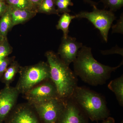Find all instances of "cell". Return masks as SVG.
Returning <instances> with one entry per match:
<instances>
[{
    "mask_svg": "<svg viewBox=\"0 0 123 123\" xmlns=\"http://www.w3.org/2000/svg\"><path fill=\"white\" fill-rule=\"evenodd\" d=\"M20 66L17 61H13L7 68L1 78V81L5 86H10L14 80L15 75L19 72Z\"/></svg>",
    "mask_w": 123,
    "mask_h": 123,
    "instance_id": "cell-14",
    "label": "cell"
},
{
    "mask_svg": "<svg viewBox=\"0 0 123 123\" xmlns=\"http://www.w3.org/2000/svg\"><path fill=\"white\" fill-rule=\"evenodd\" d=\"M9 6L11 10L12 27L30 20L34 17L37 13V11L34 10L16 8Z\"/></svg>",
    "mask_w": 123,
    "mask_h": 123,
    "instance_id": "cell-12",
    "label": "cell"
},
{
    "mask_svg": "<svg viewBox=\"0 0 123 123\" xmlns=\"http://www.w3.org/2000/svg\"><path fill=\"white\" fill-rule=\"evenodd\" d=\"M24 95L30 105L52 98H60L56 88L50 79L38 84Z\"/></svg>",
    "mask_w": 123,
    "mask_h": 123,
    "instance_id": "cell-7",
    "label": "cell"
},
{
    "mask_svg": "<svg viewBox=\"0 0 123 123\" xmlns=\"http://www.w3.org/2000/svg\"><path fill=\"white\" fill-rule=\"evenodd\" d=\"M37 12L47 14H55L59 15L53 0H43L37 8Z\"/></svg>",
    "mask_w": 123,
    "mask_h": 123,
    "instance_id": "cell-17",
    "label": "cell"
},
{
    "mask_svg": "<svg viewBox=\"0 0 123 123\" xmlns=\"http://www.w3.org/2000/svg\"><path fill=\"white\" fill-rule=\"evenodd\" d=\"M5 39H4L2 37V36H1V35L0 33V43H1V42Z\"/></svg>",
    "mask_w": 123,
    "mask_h": 123,
    "instance_id": "cell-29",
    "label": "cell"
},
{
    "mask_svg": "<svg viewBox=\"0 0 123 123\" xmlns=\"http://www.w3.org/2000/svg\"><path fill=\"white\" fill-rule=\"evenodd\" d=\"M66 100L56 98L30 105L42 123H57L65 107Z\"/></svg>",
    "mask_w": 123,
    "mask_h": 123,
    "instance_id": "cell-6",
    "label": "cell"
},
{
    "mask_svg": "<svg viewBox=\"0 0 123 123\" xmlns=\"http://www.w3.org/2000/svg\"><path fill=\"white\" fill-rule=\"evenodd\" d=\"M12 51V48L7 41V38L5 39L0 43V61L8 57Z\"/></svg>",
    "mask_w": 123,
    "mask_h": 123,
    "instance_id": "cell-21",
    "label": "cell"
},
{
    "mask_svg": "<svg viewBox=\"0 0 123 123\" xmlns=\"http://www.w3.org/2000/svg\"><path fill=\"white\" fill-rule=\"evenodd\" d=\"M105 8H109V10L115 12L120 9L123 6V0H101Z\"/></svg>",
    "mask_w": 123,
    "mask_h": 123,
    "instance_id": "cell-20",
    "label": "cell"
},
{
    "mask_svg": "<svg viewBox=\"0 0 123 123\" xmlns=\"http://www.w3.org/2000/svg\"><path fill=\"white\" fill-rule=\"evenodd\" d=\"M101 53L103 55H108L111 54H117L123 56V49L120 48L118 46L112 48L111 49L101 51Z\"/></svg>",
    "mask_w": 123,
    "mask_h": 123,
    "instance_id": "cell-24",
    "label": "cell"
},
{
    "mask_svg": "<svg viewBox=\"0 0 123 123\" xmlns=\"http://www.w3.org/2000/svg\"><path fill=\"white\" fill-rule=\"evenodd\" d=\"M54 3L57 7V10L59 13H69L71 10L69 8V6L74 5L73 3L71 0H53Z\"/></svg>",
    "mask_w": 123,
    "mask_h": 123,
    "instance_id": "cell-19",
    "label": "cell"
},
{
    "mask_svg": "<svg viewBox=\"0 0 123 123\" xmlns=\"http://www.w3.org/2000/svg\"><path fill=\"white\" fill-rule=\"evenodd\" d=\"M82 46V43L78 42L76 38L69 36L66 37H63L57 54L65 64L69 66L76 59Z\"/></svg>",
    "mask_w": 123,
    "mask_h": 123,
    "instance_id": "cell-11",
    "label": "cell"
},
{
    "mask_svg": "<svg viewBox=\"0 0 123 123\" xmlns=\"http://www.w3.org/2000/svg\"><path fill=\"white\" fill-rule=\"evenodd\" d=\"M71 97L92 121L103 120L109 117L105 100L97 92L77 86Z\"/></svg>",
    "mask_w": 123,
    "mask_h": 123,
    "instance_id": "cell-3",
    "label": "cell"
},
{
    "mask_svg": "<svg viewBox=\"0 0 123 123\" xmlns=\"http://www.w3.org/2000/svg\"><path fill=\"white\" fill-rule=\"evenodd\" d=\"M4 123H40L35 111L29 103L15 106Z\"/></svg>",
    "mask_w": 123,
    "mask_h": 123,
    "instance_id": "cell-9",
    "label": "cell"
},
{
    "mask_svg": "<svg viewBox=\"0 0 123 123\" xmlns=\"http://www.w3.org/2000/svg\"><path fill=\"white\" fill-rule=\"evenodd\" d=\"M101 123H115V120L112 117H108L103 120V122Z\"/></svg>",
    "mask_w": 123,
    "mask_h": 123,
    "instance_id": "cell-26",
    "label": "cell"
},
{
    "mask_svg": "<svg viewBox=\"0 0 123 123\" xmlns=\"http://www.w3.org/2000/svg\"><path fill=\"white\" fill-rule=\"evenodd\" d=\"M93 7L92 12L81 11L76 14V18L87 19L99 31L104 40L107 43L109 31L116 17L110 10L99 9L97 6Z\"/></svg>",
    "mask_w": 123,
    "mask_h": 123,
    "instance_id": "cell-5",
    "label": "cell"
},
{
    "mask_svg": "<svg viewBox=\"0 0 123 123\" xmlns=\"http://www.w3.org/2000/svg\"><path fill=\"white\" fill-rule=\"evenodd\" d=\"M34 6L37 8L43 0H29Z\"/></svg>",
    "mask_w": 123,
    "mask_h": 123,
    "instance_id": "cell-27",
    "label": "cell"
},
{
    "mask_svg": "<svg viewBox=\"0 0 123 123\" xmlns=\"http://www.w3.org/2000/svg\"><path fill=\"white\" fill-rule=\"evenodd\" d=\"M45 55L50 67V79L56 88L59 97L67 100L72 97L77 86V76L54 52L48 51Z\"/></svg>",
    "mask_w": 123,
    "mask_h": 123,
    "instance_id": "cell-2",
    "label": "cell"
},
{
    "mask_svg": "<svg viewBox=\"0 0 123 123\" xmlns=\"http://www.w3.org/2000/svg\"><path fill=\"white\" fill-rule=\"evenodd\" d=\"M8 7V5L6 4L5 0L0 1V17L5 12Z\"/></svg>",
    "mask_w": 123,
    "mask_h": 123,
    "instance_id": "cell-25",
    "label": "cell"
},
{
    "mask_svg": "<svg viewBox=\"0 0 123 123\" xmlns=\"http://www.w3.org/2000/svg\"><path fill=\"white\" fill-rule=\"evenodd\" d=\"M0 19V33L4 39L7 38V33L12 28V18L10 7L8 6L5 12Z\"/></svg>",
    "mask_w": 123,
    "mask_h": 123,
    "instance_id": "cell-15",
    "label": "cell"
},
{
    "mask_svg": "<svg viewBox=\"0 0 123 123\" xmlns=\"http://www.w3.org/2000/svg\"><path fill=\"white\" fill-rule=\"evenodd\" d=\"M110 90L114 93L119 104L123 106V76L112 80L108 85Z\"/></svg>",
    "mask_w": 123,
    "mask_h": 123,
    "instance_id": "cell-13",
    "label": "cell"
},
{
    "mask_svg": "<svg viewBox=\"0 0 123 123\" xmlns=\"http://www.w3.org/2000/svg\"><path fill=\"white\" fill-rule=\"evenodd\" d=\"M74 73L86 83L90 85H104L114 72L123 64V61L116 67L104 65L94 58L91 49L82 46L73 62Z\"/></svg>",
    "mask_w": 123,
    "mask_h": 123,
    "instance_id": "cell-1",
    "label": "cell"
},
{
    "mask_svg": "<svg viewBox=\"0 0 123 123\" xmlns=\"http://www.w3.org/2000/svg\"><path fill=\"white\" fill-rule=\"evenodd\" d=\"M1 0H0V1H1Z\"/></svg>",
    "mask_w": 123,
    "mask_h": 123,
    "instance_id": "cell-30",
    "label": "cell"
},
{
    "mask_svg": "<svg viewBox=\"0 0 123 123\" xmlns=\"http://www.w3.org/2000/svg\"><path fill=\"white\" fill-rule=\"evenodd\" d=\"M13 61L12 58H9L8 57L0 61V79L1 78L8 66Z\"/></svg>",
    "mask_w": 123,
    "mask_h": 123,
    "instance_id": "cell-22",
    "label": "cell"
},
{
    "mask_svg": "<svg viewBox=\"0 0 123 123\" xmlns=\"http://www.w3.org/2000/svg\"><path fill=\"white\" fill-rule=\"evenodd\" d=\"M75 18H76L75 15H70L68 13H63L60 18L56 28L57 30H61L63 31L64 37H66L68 36L69 25L72 20Z\"/></svg>",
    "mask_w": 123,
    "mask_h": 123,
    "instance_id": "cell-16",
    "label": "cell"
},
{
    "mask_svg": "<svg viewBox=\"0 0 123 123\" xmlns=\"http://www.w3.org/2000/svg\"><path fill=\"white\" fill-rule=\"evenodd\" d=\"M5 1L8 5L13 8L37 11V8L29 0H5Z\"/></svg>",
    "mask_w": 123,
    "mask_h": 123,
    "instance_id": "cell-18",
    "label": "cell"
},
{
    "mask_svg": "<svg viewBox=\"0 0 123 123\" xmlns=\"http://www.w3.org/2000/svg\"><path fill=\"white\" fill-rule=\"evenodd\" d=\"M112 33H123V15L121 14L119 19L117 21L116 24L113 25L112 27Z\"/></svg>",
    "mask_w": 123,
    "mask_h": 123,
    "instance_id": "cell-23",
    "label": "cell"
},
{
    "mask_svg": "<svg viewBox=\"0 0 123 123\" xmlns=\"http://www.w3.org/2000/svg\"><path fill=\"white\" fill-rule=\"evenodd\" d=\"M18 72L20 77L15 88L19 94H24L38 84L50 79V67L47 62H44L20 67Z\"/></svg>",
    "mask_w": 123,
    "mask_h": 123,
    "instance_id": "cell-4",
    "label": "cell"
},
{
    "mask_svg": "<svg viewBox=\"0 0 123 123\" xmlns=\"http://www.w3.org/2000/svg\"><path fill=\"white\" fill-rule=\"evenodd\" d=\"M20 94L15 87L5 86L0 90V123H4L16 106Z\"/></svg>",
    "mask_w": 123,
    "mask_h": 123,
    "instance_id": "cell-8",
    "label": "cell"
},
{
    "mask_svg": "<svg viewBox=\"0 0 123 123\" xmlns=\"http://www.w3.org/2000/svg\"><path fill=\"white\" fill-rule=\"evenodd\" d=\"M85 2L91 5L92 7L94 6H97L98 5V3L97 2L93 1L91 0H83Z\"/></svg>",
    "mask_w": 123,
    "mask_h": 123,
    "instance_id": "cell-28",
    "label": "cell"
},
{
    "mask_svg": "<svg viewBox=\"0 0 123 123\" xmlns=\"http://www.w3.org/2000/svg\"><path fill=\"white\" fill-rule=\"evenodd\" d=\"M86 117L71 97L66 100L65 106L57 123H88Z\"/></svg>",
    "mask_w": 123,
    "mask_h": 123,
    "instance_id": "cell-10",
    "label": "cell"
}]
</instances>
